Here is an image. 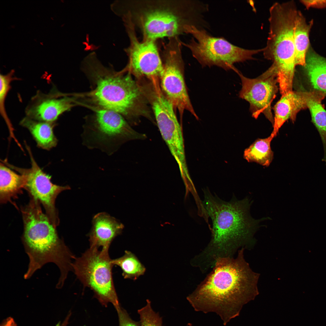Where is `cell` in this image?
I'll use <instances>...</instances> for the list:
<instances>
[{"instance_id": "cell-1", "label": "cell", "mask_w": 326, "mask_h": 326, "mask_svg": "<svg viewBox=\"0 0 326 326\" xmlns=\"http://www.w3.org/2000/svg\"><path fill=\"white\" fill-rule=\"evenodd\" d=\"M244 250L238 251L236 258H218L213 270L187 297L195 311L215 313L225 326L259 293V275L245 261Z\"/></svg>"}, {"instance_id": "cell-2", "label": "cell", "mask_w": 326, "mask_h": 326, "mask_svg": "<svg viewBox=\"0 0 326 326\" xmlns=\"http://www.w3.org/2000/svg\"><path fill=\"white\" fill-rule=\"evenodd\" d=\"M203 192V206L212 221V238L195 260L200 266L208 269L218 258L232 257L238 248L254 242L260 222L268 218H253L250 212L252 201L247 197L238 200L234 197L226 202L207 189Z\"/></svg>"}, {"instance_id": "cell-3", "label": "cell", "mask_w": 326, "mask_h": 326, "mask_svg": "<svg viewBox=\"0 0 326 326\" xmlns=\"http://www.w3.org/2000/svg\"><path fill=\"white\" fill-rule=\"evenodd\" d=\"M21 211L24 225L22 241L29 258L24 279H30L37 270L50 262L58 266L61 277L67 276L72 271L76 257L59 237L56 228L43 213L40 203L30 198L28 204L21 207Z\"/></svg>"}, {"instance_id": "cell-4", "label": "cell", "mask_w": 326, "mask_h": 326, "mask_svg": "<svg viewBox=\"0 0 326 326\" xmlns=\"http://www.w3.org/2000/svg\"><path fill=\"white\" fill-rule=\"evenodd\" d=\"M87 63L84 70L91 88L88 92L76 94L85 101L81 105L112 110L128 118L133 116L142 94L130 73L117 72L96 62Z\"/></svg>"}, {"instance_id": "cell-5", "label": "cell", "mask_w": 326, "mask_h": 326, "mask_svg": "<svg viewBox=\"0 0 326 326\" xmlns=\"http://www.w3.org/2000/svg\"><path fill=\"white\" fill-rule=\"evenodd\" d=\"M141 3L138 10L129 13L142 32L143 40L177 37L185 33L188 25L201 28L207 11L205 4L196 1Z\"/></svg>"}, {"instance_id": "cell-6", "label": "cell", "mask_w": 326, "mask_h": 326, "mask_svg": "<svg viewBox=\"0 0 326 326\" xmlns=\"http://www.w3.org/2000/svg\"><path fill=\"white\" fill-rule=\"evenodd\" d=\"M297 12L291 1L275 2L269 9V30L263 52L276 69L281 95L292 91L296 66L293 33Z\"/></svg>"}, {"instance_id": "cell-7", "label": "cell", "mask_w": 326, "mask_h": 326, "mask_svg": "<svg viewBox=\"0 0 326 326\" xmlns=\"http://www.w3.org/2000/svg\"><path fill=\"white\" fill-rule=\"evenodd\" d=\"M94 114L87 119L82 135L83 145L111 155L126 141L143 139L146 136L132 129L123 117L115 111L95 107Z\"/></svg>"}, {"instance_id": "cell-8", "label": "cell", "mask_w": 326, "mask_h": 326, "mask_svg": "<svg viewBox=\"0 0 326 326\" xmlns=\"http://www.w3.org/2000/svg\"><path fill=\"white\" fill-rule=\"evenodd\" d=\"M108 248L91 247L72 264L73 272L83 285L92 291L94 297L103 306L111 303L116 309L120 307L112 277L114 266Z\"/></svg>"}, {"instance_id": "cell-9", "label": "cell", "mask_w": 326, "mask_h": 326, "mask_svg": "<svg viewBox=\"0 0 326 326\" xmlns=\"http://www.w3.org/2000/svg\"><path fill=\"white\" fill-rule=\"evenodd\" d=\"M185 28L186 33L193 37L188 43L182 44L189 48L203 67L214 66L235 71V63L253 59V56L263 51V48L249 50L239 47L224 38L211 36L205 29L194 26H187Z\"/></svg>"}, {"instance_id": "cell-10", "label": "cell", "mask_w": 326, "mask_h": 326, "mask_svg": "<svg viewBox=\"0 0 326 326\" xmlns=\"http://www.w3.org/2000/svg\"><path fill=\"white\" fill-rule=\"evenodd\" d=\"M165 46L164 69L160 76L163 93L178 110L181 116L187 110L198 118L190 98L184 76L181 43L177 37L171 38Z\"/></svg>"}, {"instance_id": "cell-11", "label": "cell", "mask_w": 326, "mask_h": 326, "mask_svg": "<svg viewBox=\"0 0 326 326\" xmlns=\"http://www.w3.org/2000/svg\"><path fill=\"white\" fill-rule=\"evenodd\" d=\"M152 94V108L160 133L178 165L183 180H189L191 178L187 165L182 128L174 108L160 89L155 90Z\"/></svg>"}, {"instance_id": "cell-12", "label": "cell", "mask_w": 326, "mask_h": 326, "mask_svg": "<svg viewBox=\"0 0 326 326\" xmlns=\"http://www.w3.org/2000/svg\"><path fill=\"white\" fill-rule=\"evenodd\" d=\"M235 72L239 76L241 83L239 96L249 103L252 117L257 119L263 113L273 125L274 116L271 103L279 90L275 67L271 65L262 74L254 78L245 77L237 69Z\"/></svg>"}, {"instance_id": "cell-13", "label": "cell", "mask_w": 326, "mask_h": 326, "mask_svg": "<svg viewBox=\"0 0 326 326\" xmlns=\"http://www.w3.org/2000/svg\"><path fill=\"white\" fill-rule=\"evenodd\" d=\"M26 148L29 155L31 167L28 169L9 166L22 175L25 180L24 189L30 198L37 200L43 206L45 213L53 226L56 228L60 220L58 210L56 207V200L62 192L70 189L68 185L62 186L53 184L51 177L43 172L35 160L28 146Z\"/></svg>"}, {"instance_id": "cell-14", "label": "cell", "mask_w": 326, "mask_h": 326, "mask_svg": "<svg viewBox=\"0 0 326 326\" xmlns=\"http://www.w3.org/2000/svg\"><path fill=\"white\" fill-rule=\"evenodd\" d=\"M127 29L130 41L127 49L129 57L128 70L137 76H144L150 79L154 83L163 72L164 66L155 41L149 40H138L135 25L130 17L126 18Z\"/></svg>"}, {"instance_id": "cell-15", "label": "cell", "mask_w": 326, "mask_h": 326, "mask_svg": "<svg viewBox=\"0 0 326 326\" xmlns=\"http://www.w3.org/2000/svg\"><path fill=\"white\" fill-rule=\"evenodd\" d=\"M70 96L55 88L47 94L38 91L26 107V116L37 121L54 123L62 114L77 105L75 98Z\"/></svg>"}, {"instance_id": "cell-16", "label": "cell", "mask_w": 326, "mask_h": 326, "mask_svg": "<svg viewBox=\"0 0 326 326\" xmlns=\"http://www.w3.org/2000/svg\"><path fill=\"white\" fill-rule=\"evenodd\" d=\"M88 234L90 247L109 248L114 239L121 234L123 226L114 217L105 212L95 215Z\"/></svg>"}, {"instance_id": "cell-17", "label": "cell", "mask_w": 326, "mask_h": 326, "mask_svg": "<svg viewBox=\"0 0 326 326\" xmlns=\"http://www.w3.org/2000/svg\"><path fill=\"white\" fill-rule=\"evenodd\" d=\"M307 108L305 92L292 91L281 95L273 107L274 123L271 135L276 137L286 121L290 119L294 122L298 113Z\"/></svg>"}, {"instance_id": "cell-18", "label": "cell", "mask_w": 326, "mask_h": 326, "mask_svg": "<svg viewBox=\"0 0 326 326\" xmlns=\"http://www.w3.org/2000/svg\"><path fill=\"white\" fill-rule=\"evenodd\" d=\"M25 180L23 176L18 174L10 168L1 164L0 166V203L10 202L18 209L12 201L22 193Z\"/></svg>"}, {"instance_id": "cell-19", "label": "cell", "mask_w": 326, "mask_h": 326, "mask_svg": "<svg viewBox=\"0 0 326 326\" xmlns=\"http://www.w3.org/2000/svg\"><path fill=\"white\" fill-rule=\"evenodd\" d=\"M307 108L311 112L312 121L321 136L324 147L323 160L326 164V110L321 103L325 95L323 93L315 90L305 92Z\"/></svg>"}, {"instance_id": "cell-20", "label": "cell", "mask_w": 326, "mask_h": 326, "mask_svg": "<svg viewBox=\"0 0 326 326\" xmlns=\"http://www.w3.org/2000/svg\"><path fill=\"white\" fill-rule=\"evenodd\" d=\"M54 123L36 120L27 116L20 123L21 126L29 131L37 145L46 150L55 147L57 143L53 131Z\"/></svg>"}, {"instance_id": "cell-21", "label": "cell", "mask_w": 326, "mask_h": 326, "mask_svg": "<svg viewBox=\"0 0 326 326\" xmlns=\"http://www.w3.org/2000/svg\"><path fill=\"white\" fill-rule=\"evenodd\" d=\"M312 24V21L307 23L302 13L298 11L293 33L296 66L305 65L306 54L309 45V34Z\"/></svg>"}, {"instance_id": "cell-22", "label": "cell", "mask_w": 326, "mask_h": 326, "mask_svg": "<svg viewBox=\"0 0 326 326\" xmlns=\"http://www.w3.org/2000/svg\"><path fill=\"white\" fill-rule=\"evenodd\" d=\"M307 75L312 87L316 90L326 95V59L312 53L306 60L305 66Z\"/></svg>"}, {"instance_id": "cell-23", "label": "cell", "mask_w": 326, "mask_h": 326, "mask_svg": "<svg viewBox=\"0 0 326 326\" xmlns=\"http://www.w3.org/2000/svg\"><path fill=\"white\" fill-rule=\"evenodd\" d=\"M273 138L270 134L267 138L257 139L244 151V158L248 162H255L264 166H269L273 158V152L270 146Z\"/></svg>"}, {"instance_id": "cell-24", "label": "cell", "mask_w": 326, "mask_h": 326, "mask_svg": "<svg viewBox=\"0 0 326 326\" xmlns=\"http://www.w3.org/2000/svg\"><path fill=\"white\" fill-rule=\"evenodd\" d=\"M112 262L113 266L121 268L122 275L125 279L136 280L146 271L145 267L136 256L129 251L126 250L123 256L112 259Z\"/></svg>"}, {"instance_id": "cell-25", "label": "cell", "mask_w": 326, "mask_h": 326, "mask_svg": "<svg viewBox=\"0 0 326 326\" xmlns=\"http://www.w3.org/2000/svg\"><path fill=\"white\" fill-rule=\"evenodd\" d=\"M13 70L6 74L0 75V112L10 129H12L11 123L8 117L5 108V103L8 92L11 89V82L18 78L15 77Z\"/></svg>"}, {"instance_id": "cell-26", "label": "cell", "mask_w": 326, "mask_h": 326, "mask_svg": "<svg viewBox=\"0 0 326 326\" xmlns=\"http://www.w3.org/2000/svg\"><path fill=\"white\" fill-rule=\"evenodd\" d=\"M146 302L144 307L138 310L141 326H162V318L153 310L150 300L147 299Z\"/></svg>"}, {"instance_id": "cell-27", "label": "cell", "mask_w": 326, "mask_h": 326, "mask_svg": "<svg viewBox=\"0 0 326 326\" xmlns=\"http://www.w3.org/2000/svg\"><path fill=\"white\" fill-rule=\"evenodd\" d=\"M115 309L118 315L119 326H141L140 322L133 320L126 310L121 306Z\"/></svg>"}, {"instance_id": "cell-28", "label": "cell", "mask_w": 326, "mask_h": 326, "mask_svg": "<svg viewBox=\"0 0 326 326\" xmlns=\"http://www.w3.org/2000/svg\"><path fill=\"white\" fill-rule=\"evenodd\" d=\"M301 2L306 7L323 8L326 7V0H302Z\"/></svg>"}, {"instance_id": "cell-29", "label": "cell", "mask_w": 326, "mask_h": 326, "mask_svg": "<svg viewBox=\"0 0 326 326\" xmlns=\"http://www.w3.org/2000/svg\"><path fill=\"white\" fill-rule=\"evenodd\" d=\"M0 326H17V325L13 318L9 317L3 321Z\"/></svg>"}, {"instance_id": "cell-30", "label": "cell", "mask_w": 326, "mask_h": 326, "mask_svg": "<svg viewBox=\"0 0 326 326\" xmlns=\"http://www.w3.org/2000/svg\"><path fill=\"white\" fill-rule=\"evenodd\" d=\"M68 324V322L66 321H64L62 324H61L60 326H67V325Z\"/></svg>"}, {"instance_id": "cell-31", "label": "cell", "mask_w": 326, "mask_h": 326, "mask_svg": "<svg viewBox=\"0 0 326 326\" xmlns=\"http://www.w3.org/2000/svg\"><path fill=\"white\" fill-rule=\"evenodd\" d=\"M187 326H192V324L191 323H188L187 324Z\"/></svg>"}]
</instances>
